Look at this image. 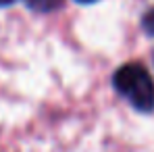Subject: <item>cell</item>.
<instances>
[{"instance_id": "6da1fadb", "label": "cell", "mask_w": 154, "mask_h": 152, "mask_svg": "<svg viewBox=\"0 0 154 152\" xmlns=\"http://www.w3.org/2000/svg\"><path fill=\"white\" fill-rule=\"evenodd\" d=\"M115 90L129 100V104L142 113L154 110V81L148 69L142 67L140 63H127L112 77Z\"/></svg>"}, {"instance_id": "7a4b0ae2", "label": "cell", "mask_w": 154, "mask_h": 152, "mask_svg": "<svg viewBox=\"0 0 154 152\" xmlns=\"http://www.w3.org/2000/svg\"><path fill=\"white\" fill-rule=\"evenodd\" d=\"M27 6L35 13H52L56 8H60V4L65 0H25Z\"/></svg>"}, {"instance_id": "3957f363", "label": "cell", "mask_w": 154, "mask_h": 152, "mask_svg": "<svg viewBox=\"0 0 154 152\" xmlns=\"http://www.w3.org/2000/svg\"><path fill=\"white\" fill-rule=\"evenodd\" d=\"M142 25H144V29H146L150 36H154V8H150V11L144 15V19H142Z\"/></svg>"}, {"instance_id": "277c9868", "label": "cell", "mask_w": 154, "mask_h": 152, "mask_svg": "<svg viewBox=\"0 0 154 152\" xmlns=\"http://www.w3.org/2000/svg\"><path fill=\"white\" fill-rule=\"evenodd\" d=\"M13 2H17V0H0V6H8V4H13Z\"/></svg>"}, {"instance_id": "5b68a950", "label": "cell", "mask_w": 154, "mask_h": 152, "mask_svg": "<svg viewBox=\"0 0 154 152\" xmlns=\"http://www.w3.org/2000/svg\"><path fill=\"white\" fill-rule=\"evenodd\" d=\"M77 2H85V4H90V2H96V0H77Z\"/></svg>"}]
</instances>
